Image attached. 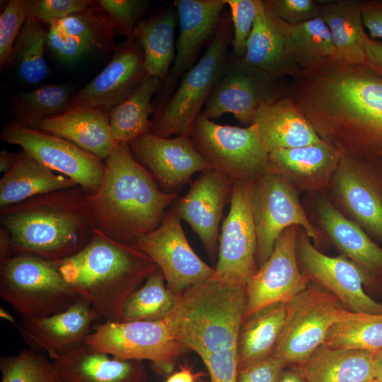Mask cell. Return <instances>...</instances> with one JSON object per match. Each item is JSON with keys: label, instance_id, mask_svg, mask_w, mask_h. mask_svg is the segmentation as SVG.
<instances>
[{"label": "cell", "instance_id": "6da1fadb", "mask_svg": "<svg viewBox=\"0 0 382 382\" xmlns=\"http://www.w3.org/2000/svg\"><path fill=\"white\" fill-rule=\"evenodd\" d=\"M293 98L319 137L341 154L382 142V75L364 64L301 69Z\"/></svg>", "mask_w": 382, "mask_h": 382}, {"label": "cell", "instance_id": "7a4b0ae2", "mask_svg": "<svg viewBox=\"0 0 382 382\" xmlns=\"http://www.w3.org/2000/svg\"><path fill=\"white\" fill-rule=\"evenodd\" d=\"M87 193L76 185L1 208L13 252L60 262L82 250L96 229Z\"/></svg>", "mask_w": 382, "mask_h": 382}, {"label": "cell", "instance_id": "3957f363", "mask_svg": "<svg viewBox=\"0 0 382 382\" xmlns=\"http://www.w3.org/2000/svg\"><path fill=\"white\" fill-rule=\"evenodd\" d=\"M105 161L98 188L87 193L96 229L135 245L138 238L160 225L176 196L161 190L127 143L118 144Z\"/></svg>", "mask_w": 382, "mask_h": 382}, {"label": "cell", "instance_id": "277c9868", "mask_svg": "<svg viewBox=\"0 0 382 382\" xmlns=\"http://www.w3.org/2000/svg\"><path fill=\"white\" fill-rule=\"evenodd\" d=\"M58 263L71 289L108 322H120L129 296L158 268L136 245L117 241L98 229L87 245Z\"/></svg>", "mask_w": 382, "mask_h": 382}, {"label": "cell", "instance_id": "5b68a950", "mask_svg": "<svg viewBox=\"0 0 382 382\" xmlns=\"http://www.w3.org/2000/svg\"><path fill=\"white\" fill-rule=\"evenodd\" d=\"M231 42L230 20L222 18L202 57L184 74L168 100L156 109L151 120V134L162 137L190 136L195 119L226 70Z\"/></svg>", "mask_w": 382, "mask_h": 382}, {"label": "cell", "instance_id": "8992f818", "mask_svg": "<svg viewBox=\"0 0 382 382\" xmlns=\"http://www.w3.org/2000/svg\"><path fill=\"white\" fill-rule=\"evenodd\" d=\"M0 296L22 317H44L67 309L79 297L58 262L27 253L1 263Z\"/></svg>", "mask_w": 382, "mask_h": 382}, {"label": "cell", "instance_id": "52a82bcc", "mask_svg": "<svg viewBox=\"0 0 382 382\" xmlns=\"http://www.w3.org/2000/svg\"><path fill=\"white\" fill-rule=\"evenodd\" d=\"M189 137L212 168L234 181L255 180L270 171L269 153L254 123L247 127L222 125L200 113Z\"/></svg>", "mask_w": 382, "mask_h": 382}, {"label": "cell", "instance_id": "ba28073f", "mask_svg": "<svg viewBox=\"0 0 382 382\" xmlns=\"http://www.w3.org/2000/svg\"><path fill=\"white\" fill-rule=\"evenodd\" d=\"M346 309L329 291L309 282L286 303L285 324L272 356L284 367H299L324 343L330 328Z\"/></svg>", "mask_w": 382, "mask_h": 382}, {"label": "cell", "instance_id": "9c48e42d", "mask_svg": "<svg viewBox=\"0 0 382 382\" xmlns=\"http://www.w3.org/2000/svg\"><path fill=\"white\" fill-rule=\"evenodd\" d=\"M85 344L92 349L123 359L149 361L161 374H170L186 352L175 340L166 319L108 322L98 325Z\"/></svg>", "mask_w": 382, "mask_h": 382}, {"label": "cell", "instance_id": "30bf717a", "mask_svg": "<svg viewBox=\"0 0 382 382\" xmlns=\"http://www.w3.org/2000/svg\"><path fill=\"white\" fill-rule=\"evenodd\" d=\"M252 203L257 267L268 260L279 236L291 226H301L308 237L320 242L318 231L308 221L296 192L282 175L270 170L257 178Z\"/></svg>", "mask_w": 382, "mask_h": 382}, {"label": "cell", "instance_id": "8fae6325", "mask_svg": "<svg viewBox=\"0 0 382 382\" xmlns=\"http://www.w3.org/2000/svg\"><path fill=\"white\" fill-rule=\"evenodd\" d=\"M2 141L18 145L40 163L74 181L88 193L98 188L104 173L102 160L59 136L21 125L5 124Z\"/></svg>", "mask_w": 382, "mask_h": 382}, {"label": "cell", "instance_id": "7c38bea8", "mask_svg": "<svg viewBox=\"0 0 382 382\" xmlns=\"http://www.w3.org/2000/svg\"><path fill=\"white\" fill-rule=\"evenodd\" d=\"M254 180L233 183L230 209L223 221L218 261L214 277L246 285L258 267L256 262L257 236L252 195Z\"/></svg>", "mask_w": 382, "mask_h": 382}, {"label": "cell", "instance_id": "4fadbf2b", "mask_svg": "<svg viewBox=\"0 0 382 382\" xmlns=\"http://www.w3.org/2000/svg\"><path fill=\"white\" fill-rule=\"evenodd\" d=\"M279 97L277 78L234 57L202 113L212 120L231 113L240 122L250 126L260 108Z\"/></svg>", "mask_w": 382, "mask_h": 382}, {"label": "cell", "instance_id": "5bb4252c", "mask_svg": "<svg viewBox=\"0 0 382 382\" xmlns=\"http://www.w3.org/2000/svg\"><path fill=\"white\" fill-rule=\"evenodd\" d=\"M135 245L155 262L167 287L177 296L214 274V268L193 250L180 219L170 208L160 225L138 238Z\"/></svg>", "mask_w": 382, "mask_h": 382}, {"label": "cell", "instance_id": "9a60e30c", "mask_svg": "<svg viewBox=\"0 0 382 382\" xmlns=\"http://www.w3.org/2000/svg\"><path fill=\"white\" fill-rule=\"evenodd\" d=\"M297 239V226L286 228L268 260L248 281L244 318L267 306L288 303L307 286L310 280L298 265Z\"/></svg>", "mask_w": 382, "mask_h": 382}, {"label": "cell", "instance_id": "2e32d148", "mask_svg": "<svg viewBox=\"0 0 382 382\" xmlns=\"http://www.w3.org/2000/svg\"><path fill=\"white\" fill-rule=\"evenodd\" d=\"M128 145L134 158L168 195L177 196L195 173L212 168L190 137L169 138L149 133Z\"/></svg>", "mask_w": 382, "mask_h": 382}, {"label": "cell", "instance_id": "e0dca14e", "mask_svg": "<svg viewBox=\"0 0 382 382\" xmlns=\"http://www.w3.org/2000/svg\"><path fill=\"white\" fill-rule=\"evenodd\" d=\"M179 24L174 62L158 93L157 108L173 93L182 76L195 64L202 49L215 36L226 5L225 0H176Z\"/></svg>", "mask_w": 382, "mask_h": 382}, {"label": "cell", "instance_id": "ac0fdd59", "mask_svg": "<svg viewBox=\"0 0 382 382\" xmlns=\"http://www.w3.org/2000/svg\"><path fill=\"white\" fill-rule=\"evenodd\" d=\"M296 251L303 273L335 295L349 311L382 314V303L364 291V274L354 262L342 256L330 257L322 253L303 236L297 239Z\"/></svg>", "mask_w": 382, "mask_h": 382}, {"label": "cell", "instance_id": "d6986e66", "mask_svg": "<svg viewBox=\"0 0 382 382\" xmlns=\"http://www.w3.org/2000/svg\"><path fill=\"white\" fill-rule=\"evenodd\" d=\"M234 180L221 171L209 168L192 182L185 195L171 209L199 236L207 253L215 260L219 250V225Z\"/></svg>", "mask_w": 382, "mask_h": 382}, {"label": "cell", "instance_id": "ffe728a7", "mask_svg": "<svg viewBox=\"0 0 382 382\" xmlns=\"http://www.w3.org/2000/svg\"><path fill=\"white\" fill-rule=\"evenodd\" d=\"M146 74L142 49L134 38H127L115 47L105 69L73 94L68 109L100 107L110 112L132 93Z\"/></svg>", "mask_w": 382, "mask_h": 382}, {"label": "cell", "instance_id": "44dd1931", "mask_svg": "<svg viewBox=\"0 0 382 382\" xmlns=\"http://www.w3.org/2000/svg\"><path fill=\"white\" fill-rule=\"evenodd\" d=\"M99 317L79 297L67 309L44 317H22L17 328L30 349L54 360L85 343L92 323Z\"/></svg>", "mask_w": 382, "mask_h": 382}, {"label": "cell", "instance_id": "7402d4cb", "mask_svg": "<svg viewBox=\"0 0 382 382\" xmlns=\"http://www.w3.org/2000/svg\"><path fill=\"white\" fill-rule=\"evenodd\" d=\"M93 4L48 27L46 47L59 62L72 64L113 45L115 28L98 4Z\"/></svg>", "mask_w": 382, "mask_h": 382}, {"label": "cell", "instance_id": "603a6c76", "mask_svg": "<svg viewBox=\"0 0 382 382\" xmlns=\"http://www.w3.org/2000/svg\"><path fill=\"white\" fill-rule=\"evenodd\" d=\"M110 356L84 343L53 361L66 382H148L144 361Z\"/></svg>", "mask_w": 382, "mask_h": 382}, {"label": "cell", "instance_id": "cb8c5ba5", "mask_svg": "<svg viewBox=\"0 0 382 382\" xmlns=\"http://www.w3.org/2000/svg\"><path fill=\"white\" fill-rule=\"evenodd\" d=\"M253 123L269 154L323 141L293 97L281 96L260 108Z\"/></svg>", "mask_w": 382, "mask_h": 382}, {"label": "cell", "instance_id": "d4e9b609", "mask_svg": "<svg viewBox=\"0 0 382 382\" xmlns=\"http://www.w3.org/2000/svg\"><path fill=\"white\" fill-rule=\"evenodd\" d=\"M37 129L66 139L82 149L105 160L117 146L105 108H74L41 121Z\"/></svg>", "mask_w": 382, "mask_h": 382}, {"label": "cell", "instance_id": "484cf974", "mask_svg": "<svg viewBox=\"0 0 382 382\" xmlns=\"http://www.w3.org/2000/svg\"><path fill=\"white\" fill-rule=\"evenodd\" d=\"M243 60L277 79L294 77L301 70L288 50L282 21L265 8L262 0Z\"/></svg>", "mask_w": 382, "mask_h": 382}, {"label": "cell", "instance_id": "4316f807", "mask_svg": "<svg viewBox=\"0 0 382 382\" xmlns=\"http://www.w3.org/2000/svg\"><path fill=\"white\" fill-rule=\"evenodd\" d=\"M374 354L323 343L299 369L306 382H366L375 378Z\"/></svg>", "mask_w": 382, "mask_h": 382}, {"label": "cell", "instance_id": "83f0119b", "mask_svg": "<svg viewBox=\"0 0 382 382\" xmlns=\"http://www.w3.org/2000/svg\"><path fill=\"white\" fill-rule=\"evenodd\" d=\"M78 185L22 150L0 180V207L4 208L37 195Z\"/></svg>", "mask_w": 382, "mask_h": 382}, {"label": "cell", "instance_id": "f1b7e54d", "mask_svg": "<svg viewBox=\"0 0 382 382\" xmlns=\"http://www.w3.org/2000/svg\"><path fill=\"white\" fill-rule=\"evenodd\" d=\"M361 2L337 0L320 3V18L328 26L335 54L332 62L369 65L361 38L364 28Z\"/></svg>", "mask_w": 382, "mask_h": 382}, {"label": "cell", "instance_id": "f546056e", "mask_svg": "<svg viewBox=\"0 0 382 382\" xmlns=\"http://www.w3.org/2000/svg\"><path fill=\"white\" fill-rule=\"evenodd\" d=\"M178 15L173 8H164L140 20L132 38L143 50L147 74L164 82L175 57V31Z\"/></svg>", "mask_w": 382, "mask_h": 382}, {"label": "cell", "instance_id": "4dcf8cb0", "mask_svg": "<svg viewBox=\"0 0 382 382\" xmlns=\"http://www.w3.org/2000/svg\"><path fill=\"white\" fill-rule=\"evenodd\" d=\"M286 316V303H277L243 318L238 338V370L272 357Z\"/></svg>", "mask_w": 382, "mask_h": 382}, {"label": "cell", "instance_id": "1f68e13d", "mask_svg": "<svg viewBox=\"0 0 382 382\" xmlns=\"http://www.w3.org/2000/svg\"><path fill=\"white\" fill-rule=\"evenodd\" d=\"M323 226L334 243L361 270L382 269V249L354 222L347 219L328 202L318 208Z\"/></svg>", "mask_w": 382, "mask_h": 382}, {"label": "cell", "instance_id": "d6a6232c", "mask_svg": "<svg viewBox=\"0 0 382 382\" xmlns=\"http://www.w3.org/2000/svg\"><path fill=\"white\" fill-rule=\"evenodd\" d=\"M163 83L159 79L146 74L125 100L110 110V132L117 144H129L150 133L149 115L154 110L151 100L161 90Z\"/></svg>", "mask_w": 382, "mask_h": 382}, {"label": "cell", "instance_id": "836d02e7", "mask_svg": "<svg viewBox=\"0 0 382 382\" xmlns=\"http://www.w3.org/2000/svg\"><path fill=\"white\" fill-rule=\"evenodd\" d=\"M335 175L339 195L351 214L366 228L382 238V199L376 190L341 154Z\"/></svg>", "mask_w": 382, "mask_h": 382}, {"label": "cell", "instance_id": "e575fe53", "mask_svg": "<svg viewBox=\"0 0 382 382\" xmlns=\"http://www.w3.org/2000/svg\"><path fill=\"white\" fill-rule=\"evenodd\" d=\"M341 154L325 141L274 151L269 154L270 170L286 176L315 179L337 167Z\"/></svg>", "mask_w": 382, "mask_h": 382}, {"label": "cell", "instance_id": "d590c367", "mask_svg": "<svg viewBox=\"0 0 382 382\" xmlns=\"http://www.w3.org/2000/svg\"><path fill=\"white\" fill-rule=\"evenodd\" d=\"M290 55L300 69H311L332 62L335 54L330 30L320 18L289 25L282 21Z\"/></svg>", "mask_w": 382, "mask_h": 382}, {"label": "cell", "instance_id": "8d00e7d4", "mask_svg": "<svg viewBox=\"0 0 382 382\" xmlns=\"http://www.w3.org/2000/svg\"><path fill=\"white\" fill-rule=\"evenodd\" d=\"M324 344L335 348L377 352L382 349V314L345 310L330 328Z\"/></svg>", "mask_w": 382, "mask_h": 382}, {"label": "cell", "instance_id": "74e56055", "mask_svg": "<svg viewBox=\"0 0 382 382\" xmlns=\"http://www.w3.org/2000/svg\"><path fill=\"white\" fill-rule=\"evenodd\" d=\"M72 96L71 88L66 84L47 85L29 91L17 92L11 98L16 116L14 121L37 128L43 120L67 110Z\"/></svg>", "mask_w": 382, "mask_h": 382}, {"label": "cell", "instance_id": "f35d334b", "mask_svg": "<svg viewBox=\"0 0 382 382\" xmlns=\"http://www.w3.org/2000/svg\"><path fill=\"white\" fill-rule=\"evenodd\" d=\"M159 268L151 273L144 284L127 299L120 322L159 320L166 318L174 308L178 296L165 284Z\"/></svg>", "mask_w": 382, "mask_h": 382}, {"label": "cell", "instance_id": "ab89813d", "mask_svg": "<svg viewBox=\"0 0 382 382\" xmlns=\"http://www.w3.org/2000/svg\"><path fill=\"white\" fill-rule=\"evenodd\" d=\"M47 33V25L28 17L8 59L7 63L15 62L20 77L30 84L39 83L47 76L44 50Z\"/></svg>", "mask_w": 382, "mask_h": 382}, {"label": "cell", "instance_id": "60d3db41", "mask_svg": "<svg viewBox=\"0 0 382 382\" xmlns=\"http://www.w3.org/2000/svg\"><path fill=\"white\" fill-rule=\"evenodd\" d=\"M46 354L32 349L1 357V382H54L59 378L57 366Z\"/></svg>", "mask_w": 382, "mask_h": 382}, {"label": "cell", "instance_id": "b9f144b4", "mask_svg": "<svg viewBox=\"0 0 382 382\" xmlns=\"http://www.w3.org/2000/svg\"><path fill=\"white\" fill-rule=\"evenodd\" d=\"M225 2L229 6L233 28V53L235 57L243 59L262 0H225Z\"/></svg>", "mask_w": 382, "mask_h": 382}, {"label": "cell", "instance_id": "7bdbcfd3", "mask_svg": "<svg viewBox=\"0 0 382 382\" xmlns=\"http://www.w3.org/2000/svg\"><path fill=\"white\" fill-rule=\"evenodd\" d=\"M96 2L108 17L116 33L127 38L132 37L134 28L148 4L141 0H99Z\"/></svg>", "mask_w": 382, "mask_h": 382}, {"label": "cell", "instance_id": "ee69618b", "mask_svg": "<svg viewBox=\"0 0 382 382\" xmlns=\"http://www.w3.org/2000/svg\"><path fill=\"white\" fill-rule=\"evenodd\" d=\"M28 18L25 0H10L0 15V66L8 62L12 48Z\"/></svg>", "mask_w": 382, "mask_h": 382}, {"label": "cell", "instance_id": "f6af8a7d", "mask_svg": "<svg viewBox=\"0 0 382 382\" xmlns=\"http://www.w3.org/2000/svg\"><path fill=\"white\" fill-rule=\"evenodd\" d=\"M28 17L47 27L53 23L87 10L93 4L88 0H25Z\"/></svg>", "mask_w": 382, "mask_h": 382}, {"label": "cell", "instance_id": "bcb514c9", "mask_svg": "<svg viewBox=\"0 0 382 382\" xmlns=\"http://www.w3.org/2000/svg\"><path fill=\"white\" fill-rule=\"evenodd\" d=\"M276 18L289 25L301 23L320 16V3L314 0H262Z\"/></svg>", "mask_w": 382, "mask_h": 382}, {"label": "cell", "instance_id": "7dc6e473", "mask_svg": "<svg viewBox=\"0 0 382 382\" xmlns=\"http://www.w3.org/2000/svg\"><path fill=\"white\" fill-rule=\"evenodd\" d=\"M284 367L280 360L272 356L239 369L237 382H279L280 373Z\"/></svg>", "mask_w": 382, "mask_h": 382}, {"label": "cell", "instance_id": "c3c4849f", "mask_svg": "<svg viewBox=\"0 0 382 382\" xmlns=\"http://www.w3.org/2000/svg\"><path fill=\"white\" fill-rule=\"evenodd\" d=\"M361 20L372 37L382 38V5L361 3Z\"/></svg>", "mask_w": 382, "mask_h": 382}, {"label": "cell", "instance_id": "681fc988", "mask_svg": "<svg viewBox=\"0 0 382 382\" xmlns=\"http://www.w3.org/2000/svg\"><path fill=\"white\" fill-rule=\"evenodd\" d=\"M361 42L369 66L382 75V43L368 37L364 31Z\"/></svg>", "mask_w": 382, "mask_h": 382}, {"label": "cell", "instance_id": "f907efd6", "mask_svg": "<svg viewBox=\"0 0 382 382\" xmlns=\"http://www.w3.org/2000/svg\"><path fill=\"white\" fill-rule=\"evenodd\" d=\"M200 374H195L187 365H183L180 370L169 375L166 382H196Z\"/></svg>", "mask_w": 382, "mask_h": 382}, {"label": "cell", "instance_id": "816d5d0a", "mask_svg": "<svg viewBox=\"0 0 382 382\" xmlns=\"http://www.w3.org/2000/svg\"><path fill=\"white\" fill-rule=\"evenodd\" d=\"M279 382H306L299 367L285 366L282 369Z\"/></svg>", "mask_w": 382, "mask_h": 382}, {"label": "cell", "instance_id": "f5cc1de1", "mask_svg": "<svg viewBox=\"0 0 382 382\" xmlns=\"http://www.w3.org/2000/svg\"><path fill=\"white\" fill-rule=\"evenodd\" d=\"M17 154L2 150L0 152V170L4 173L8 171L15 163Z\"/></svg>", "mask_w": 382, "mask_h": 382}, {"label": "cell", "instance_id": "db71d44e", "mask_svg": "<svg viewBox=\"0 0 382 382\" xmlns=\"http://www.w3.org/2000/svg\"><path fill=\"white\" fill-rule=\"evenodd\" d=\"M375 378L382 381V349L374 354Z\"/></svg>", "mask_w": 382, "mask_h": 382}, {"label": "cell", "instance_id": "11a10c76", "mask_svg": "<svg viewBox=\"0 0 382 382\" xmlns=\"http://www.w3.org/2000/svg\"><path fill=\"white\" fill-rule=\"evenodd\" d=\"M366 382H382V381H380V380H378V379H377V378H373V379H371V380H370V381H366Z\"/></svg>", "mask_w": 382, "mask_h": 382}, {"label": "cell", "instance_id": "9f6ffc18", "mask_svg": "<svg viewBox=\"0 0 382 382\" xmlns=\"http://www.w3.org/2000/svg\"><path fill=\"white\" fill-rule=\"evenodd\" d=\"M54 382H66L64 380H62L61 378H57Z\"/></svg>", "mask_w": 382, "mask_h": 382}]
</instances>
